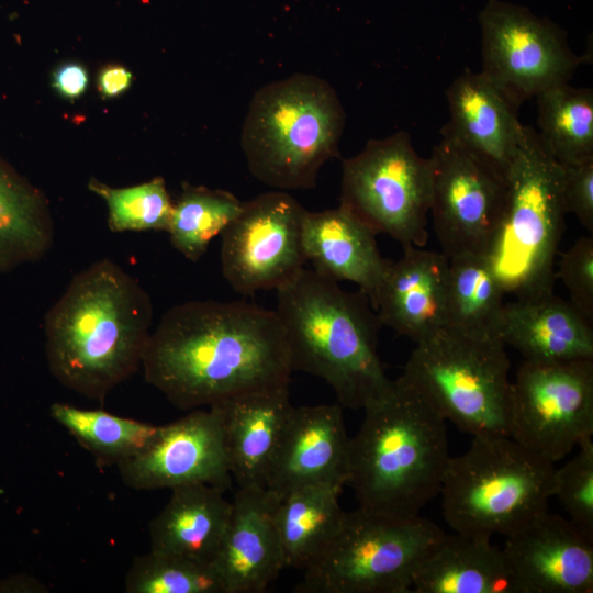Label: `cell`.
I'll use <instances>...</instances> for the list:
<instances>
[{"instance_id": "1", "label": "cell", "mask_w": 593, "mask_h": 593, "mask_svg": "<svg viewBox=\"0 0 593 593\" xmlns=\"http://www.w3.org/2000/svg\"><path fill=\"white\" fill-rule=\"evenodd\" d=\"M144 379L180 410L289 385L292 372L275 311L244 301H188L150 333Z\"/></svg>"}, {"instance_id": "2", "label": "cell", "mask_w": 593, "mask_h": 593, "mask_svg": "<svg viewBox=\"0 0 593 593\" xmlns=\"http://www.w3.org/2000/svg\"><path fill=\"white\" fill-rule=\"evenodd\" d=\"M153 303L120 265L100 259L78 272L44 321L52 376L65 388L103 401L142 368Z\"/></svg>"}, {"instance_id": "3", "label": "cell", "mask_w": 593, "mask_h": 593, "mask_svg": "<svg viewBox=\"0 0 593 593\" xmlns=\"http://www.w3.org/2000/svg\"><path fill=\"white\" fill-rule=\"evenodd\" d=\"M292 371L323 379L338 404L365 409L392 387L378 355L381 326L368 296L303 268L277 290Z\"/></svg>"}, {"instance_id": "4", "label": "cell", "mask_w": 593, "mask_h": 593, "mask_svg": "<svg viewBox=\"0 0 593 593\" xmlns=\"http://www.w3.org/2000/svg\"><path fill=\"white\" fill-rule=\"evenodd\" d=\"M363 411L349 438L346 485L362 510L419 515L440 492L451 457L446 421L398 379Z\"/></svg>"}, {"instance_id": "5", "label": "cell", "mask_w": 593, "mask_h": 593, "mask_svg": "<svg viewBox=\"0 0 593 593\" xmlns=\"http://www.w3.org/2000/svg\"><path fill=\"white\" fill-rule=\"evenodd\" d=\"M346 115L323 78L294 74L265 85L246 113L240 146L250 174L273 190H309L339 156Z\"/></svg>"}, {"instance_id": "6", "label": "cell", "mask_w": 593, "mask_h": 593, "mask_svg": "<svg viewBox=\"0 0 593 593\" xmlns=\"http://www.w3.org/2000/svg\"><path fill=\"white\" fill-rule=\"evenodd\" d=\"M562 166L524 125L505 177L499 222L485 257L505 294L515 299L553 292L555 260L564 232Z\"/></svg>"}, {"instance_id": "7", "label": "cell", "mask_w": 593, "mask_h": 593, "mask_svg": "<svg viewBox=\"0 0 593 593\" xmlns=\"http://www.w3.org/2000/svg\"><path fill=\"white\" fill-rule=\"evenodd\" d=\"M555 469L511 436H473L445 471L444 518L457 533L507 537L548 511Z\"/></svg>"}, {"instance_id": "8", "label": "cell", "mask_w": 593, "mask_h": 593, "mask_svg": "<svg viewBox=\"0 0 593 593\" xmlns=\"http://www.w3.org/2000/svg\"><path fill=\"white\" fill-rule=\"evenodd\" d=\"M415 344L400 382L472 437L510 436L511 362L497 338L443 327Z\"/></svg>"}, {"instance_id": "9", "label": "cell", "mask_w": 593, "mask_h": 593, "mask_svg": "<svg viewBox=\"0 0 593 593\" xmlns=\"http://www.w3.org/2000/svg\"><path fill=\"white\" fill-rule=\"evenodd\" d=\"M445 532L421 515L358 507L345 513L324 550L303 570L298 593H411L414 577Z\"/></svg>"}, {"instance_id": "10", "label": "cell", "mask_w": 593, "mask_h": 593, "mask_svg": "<svg viewBox=\"0 0 593 593\" xmlns=\"http://www.w3.org/2000/svg\"><path fill=\"white\" fill-rule=\"evenodd\" d=\"M339 204L376 235L384 233L402 247H423L430 205L428 158L418 155L405 131L370 139L343 160Z\"/></svg>"}, {"instance_id": "11", "label": "cell", "mask_w": 593, "mask_h": 593, "mask_svg": "<svg viewBox=\"0 0 593 593\" xmlns=\"http://www.w3.org/2000/svg\"><path fill=\"white\" fill-rule=\"evenodd\" d=\"M593 434V359L523 361L512 382L510 436L556 462Z\"/></svg>"}, {"instance_id": "12", "label": "cell", "mask_w": 593, "mask_h": 593, "mask_svg": "<svg viewBox=\"0 0 593 593\" xmlns=\"http://www.w3.org/2000/svg\"><path fill=\"white\" fill-rule=\"evenodd\" d=\"M482 72L519 105L569 82L588 54L577 55L566 33L527 8L490 0L480 13Z\"/></svg>"}, {"instance_id": "13", "label": "cell", "mask_w": 593, "mask_h": 593, "mask_svg": "<svg viewBox=\"0 0 593 593\" xmlns=\"http://www.w3.org/2000/svg\"><path fill=\"white\" fill-rule=\"evenodd\" d=\"M307 210L288 191L272 190L243 203L222 232V273L244 295L278 289L306 264L303 225Z\"/></svg>"}, {"instance_id": "14", "label": "cell", "mask_w": 593, "mask_h": 593, "mask_svg": "<svg viewBox=\"0 0 593 593\" xmlns=\"http://www.w3.org/2000/svg\"><path fill=\"white\" fill-rule=\"evenodd\" d=\"M433 228L448 259L485 255L501 214L505 178L457 143L441 137L428 157Z\"/></svg>"}, {"instance_id": "15", "label": "cell", "mask_w": 593, "mask_h": 593, "mask_svg": "<svg viewBox=\"0 0 593 593\" xmlns=\"http://www.w3.org/2000/svg\"><path fill=\"white\" fill-rule=\"evenodd\" d=\"M118 469L123 483L134 490L203 483L225 492L232 485L221 421L213 407L194 409L159 426L146 447Z\"/></svg>"}, {"instance_id": "16", "label": "cell", "mask_w": 593, "mask_h": 593, "mask_svg": "<svg viewBox=\"0 0 593 593\" xmlns=\"http://www.w3.org/2000/svg\"><path fill=\"white\" fill-rule=\"evenodd\" d=\"M518 593H592L593 536L548 511L505 537Z\"/></svg>"}, {"instance_id": "17", "label": "cell", "mask_w": 593, "mask_h": 593, "mask_svg": "<svg viewBox=\"0 0 593 593\" xmlns=\"http://www.w3.org/2000/svg\"><path fill=\"white\" fill-rule=\"evenodd\" d=\"M348 444L339 404L293 407L269 468L266 490L280 499L309 485L344 488Z\"/></svg>"}, {"instance_id": "18", "label": "cell", "mask_w": 593, "mask_h": 593, "mask_svg": "<svg viewBox=\"0 0 593 593\" xmlns=\"http://www.w3.org/2000/svg\"><path fill=\"white\" fill-rule=\"evenodd\" d=\"M449 120L440 130L450 139L506 177L524 125L516 103L482 71H463L446 91Z\"/></svg>"}, {"instance_id": "19", "label": "cell", "mask_w": 593, "mask_h": 593, "mask_svg": "<svg viewBox=\"0 0 593 593\" xmlns=\"http://www.w3.org/2000/svg\"><path fill=\"white\" fill-rule=\"evenodd\" d=\"M278 500L265 488H237L212 562L224 593H261L286 568L275 524Z\"/></svg>"}, {"instance_id": "20", "label": "cell", "mask_w": 593, "mask_h": 593, "mask_svg": "<svg viewBox=\"0 0 593 593\" xmlns=\"http://www.w3.org/2000/svg\"><path fill=\"white\" fill-rule=\"evenodd\" d=\"M449 259L443 253L405 246L389 261L372 307L381 325L415 343L446 326Z\"/></svg>"}, {"instance_id": "21", "label": "cell", "mask_w": 593, "mask_h": 593, "mask_svg": "<svg viewBox=\"0 0 593 593\" xmlns=\"http://www.w3.org/2000/svg\"><path fill=\"white\" fill-rule=\"evenodd\" d=\"M570 302L553 292L504 302L492 335L530 362L593 359V329Z\"/></svg>"}, {"instance_id": "22", "label": "cell", "mask_w": 593, "mask_h": 593, "mask_svg": "<svg viewBox=\"0 0 593 593\" xmlns=\"http://www.w3.org/2000/svg\"><path fill=\"white\" fill-rule=\"evenodd\" d=\"M232 479L237 488H265L293 410L289 385L245 393L214 404Z\"/></svg>"}, {"instance_id": "23", "label": "cell", "mask_w": 593, "mask_h": 593, "mask_svg": "<svg viewBox=\"0 0 593 593\" xmlns=\"http://www.w3.org/2000/svg\"><path fill=\"white\" fill-rule=\"evenodd\" d=\"M306 262L318 275L359 287L371 306L390 260L378 248L376 234L342 206L307 211L303 225Z\"/></svg>"}, {"instance_id": "24", "label": "cell", "mask_w": 593, "mask_h": 593, "mask_svg": "<svg viewBox=\"0 0 593 593\" xmlns=\"http://www.w3.org/2000/svg\"><path fill=\"white\" fill-rule=\"evenodd\" d=\"M223 493L203 483L172 489L149 523L150 549L212 563L232 513V502Z\"/></svg>"}, {"instance_id": "25", "label": "cell", "mask_w": 593, "mask_h": 593, "mask_svg": "<svg viewBox=\"0 0 593 593\" xmlns=\"http://www.w3.org/2000/svg\"><path fill=\"white\" fill-rule=\"evenodd\" d=\"M411 593H518L491 538L445 534L417 570Z\"/></svg>"}, {"instance_id": "26", "label": "cell", "mask_w": 593, "mask_h": 593, "mask_svg": "<svg viewBox=\"0 0 593 593\" xmlns=\"http://www.w3.org/2000/svg\"><path fill=\"white\" fill-rule=\"evenodd\" d=\"M342 492L336 485H309L278 500L275 524L286 568L304 570L335 536L346 513Z\"/></svg>"}, {"instance_id": "27", "label": "cell", "mask_w": 593, "mask_h": 593, "mask_svg": "<svg viewBox=\"0 0 593 593\" xmlns=\"http://www.w3.org/2000/svg\"><path fill=\"white\" fill-rule=\"evenodd\" d=\"M54 235L43 194L0 164V271L44 258Z\"/></svg>"}, {"instance_id": "28", "label": "cell", "mask_w": 593, "mask_h": 593, "mask_svg": "<svg viewBox=\"0 0 593 593\" xmlns=\"http://www.w3.org/2000/svg\"><path fill=\"white\" fill-rule=\"evenodd\" d=\"M538 137L561 165L593 157V91L569 82L536 97Z\"/></svg>"}, {"instance_id": "29", "label": "cell", "mask_w": 593, "mask_h": 593, "mask_svg": "<svg viewBox=\"0 0 593 593\" xmlns=\"http://www.w3.org/2000/svg\"><path fill=\"white\" fill-rule=\"evenodd\" d=\"M505 295L485 255L449 258L445 327L492 335Z\"/></svg>"}, {"instance_id": "30", "label": "cell", "mask_w": 593, "mask_h": 593, "mask_svg": "<svg viewBox=\"0 0 593 593\" xmlns=\"http://www.w3.org/2000/svg\"><path fill=\"white\" fill-rule=\"evenodd\" d=\"M49 415L103 465L118 466L138 454L159 427L103 410L79 409L59 402L51 405Z\"/></svg>"}, {"instance_id": "31", "label": "cell", "mask_w": 593, "mask_h": 593, "mask_svg": "<svg viewBox=\"0 0 593 593\" xmlns=\"http://www.w3.org/2000/svg\"><path fill=\"white\" fill-rule=\"evenodd\" d=\"M243 203L228 191L183 182L166 231L171 245L190 261H198L239 214Z\"/></svg>"}, {"instance_id": "32", "label": "cell", "mask_w": 593, "mask_h": 593, "mask_svg": "<svg viewBox=\"0 0 593 593\" xmlns=\"http://www.w3.org/2000/svg\"><path fill=\"white\" fill-rule=\"evenodd\" d=\"M124 584L127 593H224L212 563L152 549L134 558Z\"/></svg>"}, {"instance_id": "33", "label": "cell", "mask_w": 593, "mask_h": 593, "mask_svg": "<svg viewBox=\"0 0 593 593\" xmlns=\"http://www.w3.org/2000/svg\"><path fill=\"white\" fill-rule=\"evenodd\" d=\"M88 187L104 200L110 231H167L174 202L164 178L125 188L109 187L91 178Z\"/></svg>"}, {"instance_id": "34", "label": "cell", "mask_w": 593, "mask_h": 593, "mask_svg": "<svg viewBox=\"0 0 593 593\" xmlns=\"http://www.w3.org/2000/svg\"><path fill=\"white\" fill-rule=\"evenodd\" d=\"M579 452L556 468L552 496L561 503L569 519L593 536V441L583 440Z\"/></svg>"}, {"instance_id": "35", "label": "cell", "mask_w": 593, "mask_h": 593, "mask_svg": "<svg viewBox=\"0 0 593 593\" xmlns=\"http://www.w3.org/2000/svg\"><path fill=\"white\" fill-rule=\"evenodd\" d=\"M570 303L589 321L593 320V236H583L561 253L556 270Z\"/></svg>"}, {"instance_id": "36", "label": "cell", "mask_w": 593, "mask_h": 593, "mask_svg": "<svg viewBox=\"0 0 593 593\" xmlns=\"http://www.w3.org/2000/svg\"><path fill=\"white\" fill-rule=\"evenodd\" d=\"M562 166V194L567 213H573L593 235V157Z\"/></svg>"}, {"instance_id": "37", "label": "cell", "mask_w": 593, "mask_h": 593, "mask_svg": "<svg viewBox=\"0 0 593 593\" xmlns=\"http://www.w3.org/2000/svg\"><path fill=\"white\" fill-rule=\"evenodd\" d=\"M52 86L63 98L74 101L87 91L89 86L88 71L79 63H65L54 70Z\"/></svg>"}, {"instance_id": "38", "label": "cell", "mask_w": 593, "mask_h": 593, "mask_svg": "<svg viewBox=\"0 0 593 593\" xmlns=\"http://www.w3.org/2000/svg\"><path fill=\"white\" fill-rule=\"evenodd\" d=\"M133 80L132 72L122 65H108L98 75L97 85L103 98L112 99L125 92Z\"/></svg>"}]
</instances>
